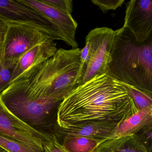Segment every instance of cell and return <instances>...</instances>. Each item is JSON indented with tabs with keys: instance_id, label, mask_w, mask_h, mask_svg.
Returning <instances> with one entry per match:
<instances>
[{
	"instance_id": "7402d4cb",
	"label": "cell",
	"mask_w": 152,
	"mask_h": 152,
	"mask_svg": "<svg viewBox=\"0 0 152 152\" xmlns=\"http://www.w3.org/2000/svg\"><path fill=\"white\" fill-rule=\"evenodd\" d=\"M7 28V22L0 16V56L3 48Z\"/></svg>"
},
{
	"instance_id": "52a82bcc",
	"label": "cell",
	"mask_w": 152,
	"mask_h": 152,
	"mask_svg": "<svg viewBox=\"0 0 152 152\" xmlns=\"http://www.w3.org/2000/svg\"><path fill=\"white\" fill-rule=\"evenodd\" d=\"M0 16L5 20L37 28L54 40H62L56 28L48 18L19 0H0Z\"/></svg>"
},
{
	"instance_id": "30bf717a",
	"label": "cell",
	"mask_w": 152,
	"mask_h": 152,
	"mask_svg": "<svg viewBox=\"0 0 152 152\" xmlns=\"http://www.w3.org/2000/svg\"><path fill=\"white\" fill-rule=\"evenodd\" d=\"M21 3L37 10L48 18L60 34L62 41L72 48H78L75 39L78 23L72 15H68L53 7L43 0H19Z\"/></svg>"
},
{
	"instance_id": "d6986e66",
	"label": "cell",
	"mask_w": 152,
	"mask_h": 152,
	"mask_svg": "<svg viewBox=\"0 0 152 152\" xmlns=\"http://www.w3.org/2000/svg\"><path fill=\"white\" fill-rule=\"evenodd\" d=\"M44 2L53 7L68 15L73 12V1L72 0H43Z\"/></svg>"
},
{
	"instance_id": "7a4b0ae2",
	"label": "cell",
	"mask_w": 152,
	"mask_h": 152,
	"mask_svg": "<svg viewBox=\"0 0 152 152\" xmlns=\"http://www.w3.org/2000/svg\"><path fill=\"white\" fill-rule=\"evenodd\" d=\"M106 73L116 80L152 94V39L140 42L129 29L115 31Z\"/></svg>"
},
{
	"instance_id": "ba28073f",
	"label": "cell",
	"mask_w": 152,
	"mask_h": 152,
	"mask_svg": "<svg viewBox=\"0 0 152 152\" xmlns=\"http://www.w3.org/2000/svg\"><path fill=\"white\" fill-rule=\"evenodd\" d=\"M0 135L39 148L44 152L43 142L53 136L41 134L15 116L5 106L0 97Z\"/></svg>"
},
{
	"instance_id": "44dd1931",
	"label": "cell",
	"mask_w": 152,
	"mask_h": 152,
	"mask_svg": "<svg viewBox=\"0 0 152 152\" xmlns=\"http://www.w3.org/2000/svg\"><path fill=\"white\" fill-rule=\"evenodd\" d=\"M44 152H68L58 142L55 136L51 140L43 142Z\"/></svg>"
},
{
	"instance_id": "603a6c76",
	"label": "cell",
	"mask_w": 152,
	"mask_h": 152,
	"mask_svg": "<svg viewBox=\"0 0 152 152\" xmlns=\"http://www.w3.org/2000/svg\"><path fill=\"white\" fill-rule=\"evenodd\" d=\"M0 152H8L6 150L2 148L0 146Z\"/></svg>"
},
{
	"instance_id": "4fadbf2b",
	"label": "cell",
	"mask_w": 152,
	"mask_h": 152,
	"mask_svg": "<svg viewBox=\"0 0 152 152\" xmlns=\"http://www.w3.org/2000/svg\"><path fill=\"white\" fill-rule=\"evenodd\" d=\"M143 140L136 134L109 139L95 152H151Z\"/></svg>"
},
{
	"instance_id": "9a60e30c",
	"label": "cell",
	"mask_w": 152,
	"mask_h": 152,
	"mask_svg": "<svg viewBox=\"0 0 152 152\" xmlns=\"http://www.w3.org/2000/svg\"><path fill=\"white\" fill-rule=\"evenodd\" d=\"M57 140L68 152H95L104 141L83 137H67Z\"/></svg>"
},
{
	"instance_id": "7c38bea8",
	"label": "cell",
	"mask_w": 152,
	"mask_h": 152,
	"mask_svg": "<svg viewBox=\"0 0 152 152\" xmlns=\"http://www.w3.org/2000/svg\"><path fill=\"white\" fill-rule=\"evenodd\" d=\"M119 124L104 123H87L67 128L56 126L55 136L57 140L71 137H83L103 141L113 138Z\"/></svg>"
},
{
	"instance_id": "5b68a950",
	"label": "cell",
	"mask_w": 152,
	"mask_h": 152,
	"mask_svg": "<svg viewBox=\"0 0 152 152\" xmlns=\"http://www.w3.org/2000/svg\"><path fill=\"white\" fill-rule=\"evenodd\" d=\"M115 31L106 27L91 30L85 38V46L81 50L80 76L81 84L96 75L105 73L110 61Z\"/></svg>"
},
{
	"instance_id": "3957f363",
	"label": "cell",
	"mask_w": 152,
	"mask_h": 152,
	"mask_svg": "<svg viewBox=\"0 0 152 152\" xmlns=\"http://www.w3.org/2000/svg\"><path fill=\"white\" fill-rule=\"evenodd\" d=\"M0 97L10 112L32 129L46 136L55 135L61 102L48 97L22 80L8 86Z\"/></svg>"
},
{
	"instance_id": "8992f818",
	"label": "cell",
	"mask_w": 152,
	"mask_h": 152,
	"mask_svg": "<svg viewBox=\"0 0 152 152\" xmlns=\"http://www.w3.org/2000/svg\"><path fill=\"white\" fill-rule=\"evenodd\" d=\"M4 20L7 28L0 62L9 68L14 69L20 57L34 46L53 39L35 27Z\"/></svg>"
},
{
	"instance_id": "ac0fdd59",
	"label": "cell",
	"mask_w": 152,
	"mask_h": 152,
	"mask_svg": "<svg viewBox=\"0 0 152 152\" xmlns=\"http://www.w3.org/2000/svg\"><path fill=\"white\" fill-rule=\"evenodd\" d=\"M124 0H92L91 2L94 5L97 6L104 14L109 10H116L121 7Z\"/></svg>"
},
{
	"instance_id": "277c9868",
	"label": "cell",
	"mask_w": 152,
	"mask_h": 152,
	"mask_svg": "<svg viewBox=\"0 0 152 152\" xmlns=\"http://www.w3.org/2000/svg\"><path fill=\"white\" fill-rule=\"evenodd\" d=\"M81 50L79 48L58 49L53 56L26 72L16 81H26L42 94L62 102L78 86Z\"/></svg>"
},
{
	"instance_id": "8fae6325",
	"label": "cell",
	"mask_w": 152,
	"mask_h": 152,
	"mask_svg": "<svg viewBox=\"0 0 152 152\" xmlns=\"http://www.w3.org/2000/svg\"><path fill=\"white\" fill-rule=\"evenodd\" d=\"M54 41L53 39H49L34 46L24 53L13 69L9 86L16 81L26 72L53 56L58 50L56 43Z\"/></svg>"
},
{
	"instance_id": "ffe728a7",
	"label": "cell",
	"mask_w": 152,
	"mask_h": 152,
	"mask_svg": "<svg viewBox=\"0 0 152 152\" xmlns=\"http://www.w3.org/2000/svg\"><path fill=\"white\" fill-rule=\"evenodd\" d=\"M13 71V69L4 66L0 62V94L9 85Z\"/></svg>"
},
{
	"instance_id": "9c48e42d",
	"label": "cell",
	"mask_w": 152,
	"mask_h": 152,
	"mask_svg": "<svg viewBox=\"0 0 152 152\" xmlns=\"http://www.w3.org/2000/svg\"><path fill=\"white\" fill-rule=\"evenodd\" d=\"M124 22L123 27L129 29L137 41H146L152 36V0H131L126 3Z\"/></svg>"
},
{
	"instance_id": "e0dca14e",
	"label": "cell",
	"mask_w": 152,
	"mask_h": 152,
	"mask_svg": "<svg viewBox=\"0 0 152 152\" xmlns=\"http://www.w3.org/2000/svg\"><path fill=\"white\" fill-rule=\"evenodd\" d=\"M0 146L8 152H44L27 144L10 139L0 135Z\"/></svg>"
},
{
	"instance_id": "2e32d148",
	"label": "cell",
	"mask_w": 152,
	"mask_h": 152,
	"mask_svg": "<svg viewBox=\"0 0 152 152\" xmlns=\"http://www.w3.org/2000/svg\"><path fill=\"white\" fill-rule=\"evenodd\" d=\"M121 83L132 99L138 111L152 107V94L142 91L131 85Z\"/></svg>"
},
{
	"instance_id": "5bb4252c",
	"label": "cell",
	"mask_w": 152,
	"mask_h": 152,
	"mask_svg": "<svg viewBox=\"0 0 152 152\" xmlns=\"http://www.w3.org/2000/svg\"><path fill=\"white\" fill-rule=\"evenodd\" d=\"M152 123V107L146 108L130 116L119 124L114 138L125 137L137 133Z\"/></svg>"
},
{
	"instance_id": "6da1fadb",
	"label": "cell",
	"mask_w": 152,
	"mask_h": 152,
	"mask_svg": "<svg viewBox=\"0 0 152 152\" xmlns=\"http://www.w3.org/2000/svg\"><path fill=\"white\" fill-rule=\"evenodd\" d=\"M137 112L124 87L105 73L78 85L62 100L57 123L62 128L87 123L119 124Z\"/></svg>"
}]
</instances>
